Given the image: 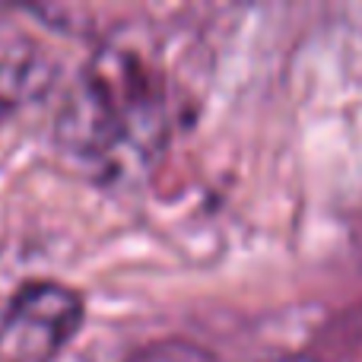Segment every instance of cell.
Returning <instances> with one entry per match:
<instances>
[{
	"instance_id": "1",
	"label": "cell",
	"mask_w": 362,
	"mask_h": 362,
	"mask_svg": "<svg viewBox=\"0 0 362 362\" xmlns=\"http://www.w3.org/2000/svg\"><path fill=\"white\" fill-rule=\"evenodd\" d=\"M159 131V93L153 74L131 51L95 57L57 118V140L83 159H115L124 150H146Z\"/></svg>"
},
{
	"instance_id": "2",
	"label": "cell",
	"mask_w": 362,
	"mask_h": 362,
	"mask_svg": "<svg viewBox=\"0 0 362 362\" xmlns=\"http://www.w3.org/2000/svg\"><path fill=\"white\" fill-rule=\"evenodd\" d=\"M83 325V299L61 283L35 280L0 312V362H54Z\"/></svg>"
},
{
	"instance_id": "4",
	"label": "cell",
	"mask_w": 362,
	"mask_h": 362,
	"mask_svg": "<svg viewBox=\"0 0 362 362\" xmlns=\"http://www.w3.org/2000/svg\"><path fill=\"white\" fill-rule=\"evenodd\" d=\"M127 362H219L210 350L191 344V340H156L150 346H140Z\"/></svg>"
},
{
	"instance_id": "5",
	"label": "cell",
	"mask_w": 362,
	"mask_h": 362,
	"mask_svg": "<svg viewBox=\"0 0 362 362\" xmlns=\"http://www.w3.org/2000/svg\"><path fill=\"white\" fill-rule=\"evenodd\" d=\"M270 362H325V359H315V356H280V359H270Z\"/></svg>"
},
{
	"instance_id": "3",
	"label": "cell",
	"mask_w": 362,
	"mask_h": 362,
	"mask_svg": "<svg viewBox=\"0 0 362 362\" xmlns=\"http://www.w3.org/2000/svg\"><path fill=\"white\" fill-rule=\"evenodd\" d=\"M51 61L32 38L0 32V118L38 99L51 83Z\"/></svg>"
}]
</instances>
